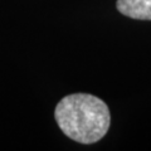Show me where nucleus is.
I'll return each mask as SVG.
<instances>
[{"instance_id": "f257e3e1", "label": "nucleus", "mask_w": 151, "mask_h": 151, "mask_svg": "<svg viewBox=\"0 0 151 151\" xmlns=\"http://www.w3.org/2000/svg\"><path fill=\"white\" fill-rule=\"evenodd\" d=\"M55 121L65 136L81 144H93L107 134L110 110L101 98L87 93L65 96L55 107Z\"/></svg>"}, {"instance_id": "f03ea898", "label": "nucleus", "mask_w": 151, "mask_h": 151, "mask_svg": "<svg viewBox=\"0 0 151 151\" xmlns=\"http://www.w3.org/2000/svg\"><path fill=\"white\" fill-rule=\"evenodd\" d=\"M116 6L129 18L151 20V0H117Z\"/></svg>"}]
</instances>
